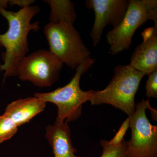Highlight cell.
<instances>
[{
  "mask_svg": "<svg viewBox=\"0 0 157 157\" xmlns=\"http://www.w3.org/2000/svg\"><path fill=\"white\" fill-rule=\"evenodd\" d=\"M145 75L130 65H118L106 88L94 90L89 101L92 105L109 104L131 116L136 109L135 95Z\"/></svg>",
  "mask_w": 157,
  "mask_h": 157,
  "instance_id": "2",
  "label": "cell"
},
{
  "mask_svg": "<svg viewBox=\"0 0 157 157\" xmlns=\"http://www.w3.org/2000/svg\"><path fill=\"white\" fill-rule=\"evenodd\" d=\"M149 20L157 29V0H129L123 18L106 35L109 53L115 55L129 49L137 29Z\"/></svg>",
  "mask_w": 157,
  "mask_h": 157,
  "instance_id": "4",
  "label": "cell"
},
{
  "mask_svg": "<svg viewBox=\"0 0 157 157\" xmlns=\"http://www.w3.org/2000/svg\"><path fill=\"white\" fill-rule=\"evenodd\" d=\"M68 123L54 122L45 128V138L52 147L54 157H80L75 154L77 149L72 142Z\"/></svg>",
  "mask_w": 157,
  "mask_h": 157,
  "instance_id": "10",
  "label": "cell"
},
{
  "mask_svg": "<svg viewBox=\"0 0 157 157\" xmlns=\"http://www.w3.org/2000/svg\"><path fill=\"white\" fill-rule=\"evenodd\" d=\"M44 33L49 51L73 70L91 58L90 51L73 25L49 22L45 26Z\"/></svg>",
  "mask_w": 157,
  "mask_h": 157,
  "instance_id": "5",
  "label": "cell"
},
{
  "mask_svg": "<svg viewBox=\"0 0 157 157\" xmlns=\"http://www.w3.org/2000/svg\"><path fill=\"white\" fill-rule=\"evenodd\" d=\"M40 11L37 6H31L16 12L0 10V14L7 20L9 25L6 33H0V46L6 50L2 54L4 63L0 65L4 78L17 76L20 63L29 51V33L31 31L37 32L40 29L38 21L31 23L33 17Z\"/></svg>",
  "mask_w": 157,
  "mask_h": 157,
  "instance_id": "1",
  "label": "cell"
},
{
  "mask_svg": "<svg viewBox=\"0 0 157 157\" xmlns=\"http://www.w3.org/2000/svg\"><path fill=\"white\" fill-rule=\"evenodd\" d=\"M46 104L35 97L21 98L8 104L4 114L11 118L19 127L44 111Z\"/></svg>",
  "mask_w": 157,
  "mask_h": 157,
  "instance_id": "11",
  "label": "cell"
},
{
  "mask_svg": "<svg viewBox=\"0 0 157 157\" xmlns=\"http://www.w3.org/2000/svg\"><path fill=\"white\" fill-rule=\"evenodd\" d=\"M18 127L8 116H0V144L10 140L17 133Z\"/></svg>",
  "mask_w": 157,
  "mask_h": 157,
  "instance_id": "13",
  "label": "cell"
},
{
  "mask_svg": "<svg viewBox=\"0 0 157 157\" xmlns=\"http://www.w3.org/2000/svg\"><path fill=\"white\" fill-rule=\"evenodd\" d=\"M151 112L152 117L154 119L155 121H157V117L155 116V114H157L156 110H155V109H153L152 108H151Z\"/></svg>",
  "mask_w": 157,
  "mask_h": 157,
  "instance_id": "19",
  "label": "cell"
},
{
  "mask_svg": "<svg viewBox=\"0 0 157 157\" xmlns=\"http://www.w3.org/2000/svg\"><path fill=\"white\" fill-rule=\"evenodd\" d=\"M44 2L50 7L49 22L73 25L76 14L73 2L70 0H45Z\"/></svg>",
  "mask_w": 157,
  "mask_h": 157,
  "instance_id": "12",
  "label": "cell"
},
{
  "mask_svg": "<svg viewBox=\"0 0 157 157\" xmlns=\"http://www.w3.org/2000/svg\"><path fill=\"white\" fill-rule=\"evenodd\" d=\"M63 63L49 50L40 49L26 56L18 67L17 76L40 88L50 87L59 80Z\"/></svg>",
  "mask_w": 157,
  "mask_h": 157,
  "instance_id": "7",
  "label": "cell"
},
{
  "mask_svg": "<svg viewBox=\"0 0 157 157\" xmlns=\"http://www.w3.org/2000/svg\"><path fill=\"white\" fill-rule=\"evenodd\" d=\"M129 127L130 123L128 117L125 121H124L115 136L110 141H109V144L114 145L120 144L122 141L124 140V137Z\"/></svg>",
  "mask_w": 157,
  "mask_h": 157,
  "instance_id": "16",
  "label": "cell"
},
{
  "mask_svg": "<svg viewBox=\"0 0 157 157\" xmlns=\"http://www.w3.org/2000/svg\"><path fill=\"white\" fill-rule=\"evenodd\" d=\"M151 108L149 100L143 99L128 117L132 136L127 142L128 157H157V126L151 123L146 113Z\"/></svg>",
  "mask_w": 157,
  "mask_h": 157,
  "instance_id": "6",
  "label": "cell"
},
{
  "mask_svg": "<svg viewBox=\"0 0 157 157\" xmlns=\"http://www.w3.org/2000/svg\"><path fill=\"white\" fill-rule=\"evenodd\" d=\"M9 0H0V10H6L8 6Z\"/></svg>",
  "mask_w": 157,
  "mask_h": 157,
  "instance_id": "18",
  "label": "cell"
},
{
  "mask_svg": "<svg viewBox=\"0 0 157 157\" xmlns=\"http://www.w3.org/2000/svg\"><path fill=\"white\" fill-rule=\"evenodd\" d=\"M35 2L34 0H9V4L11 7L17 6L24 9L29 7Z\"/></svg>",
  "mask_w": 157,
  "mask_h": 157,
  "instance_id": "17",
  "label": "cell"
},
{
  "mask_svg": "<svg viewBox=\"0 0 157 157\" xmlns=\"http://www.w3.org/2000/svg\"><path fill=\"white\" fill-rule=\"evenodd\" d=\"M143 42L135 48L130 59V66L148 75L157 70V29H144Z\"/></svg>",
  "mask_w": 157,
  "mask_h": 157,
  "instance_id": "9",
  "label": "cell"
},
{
  "mask_svg": "<svg viewBox=\"0 0 157 157\" xmlns=\"http://www.w3.org/2000/svg\"><path fill=\"white\" fill-rule=\"evenodd\" d=\"M148 76L145 88L146 96L149 98H157V70L153 72Z\"/></svg>",
  "mask_w": 157,
  "mask_h": 157,
  "instance_id": "15",
  "label": "cell"
},
{
  "mask_svg": "<svg viewBox=\"0 0 157 157\" xmlns=\"http://www.w3.org/2000/svg\"><path fill=\"white\" fill-rule=\"evenodd\" d=\"M127 141L124 140L120 144L112 145L108 140H101L100 144L103 148L101 157H128L127 155Z\"/></svg>",
  "mask_w": 157,
  "mask_h": 157,
  "instance_id": "14",
  "label": "cell"
},
{
  "mask_svg": "<svg viewBox=\"0 0 157 157\" xmlns=\"http://www.w3.org/2000/svg\"><path fill=\"white\" fill-rule=\"evenodd\" d=\"M129 0H87L86 7L94 12L95 20L91 31L94 46L98 45L105 27L111 25L117 26L126 12Z\"/></svg>",
  "mask_w": 157,
  "mask_h": 157,
  "instance_id": "8",
  "label": "cell"
},
{
  "mask_svg": "<svg viewBox=\"0 0 157 157\" xmlns=\"http://www.w3.org/2000/svg\"><path fill=\"white\" fill-rule=\"evenodd\" d=\"M96 60L90 58L79 65L75 75L69 83L48 93H35L34 97L55 104L57 107V115L55 122L61 124L76 120L81 115L82 104L89 101L94 90L87 91L80 88L82 76L92 67Z\"/></svg>",
  "mask_w": 157,
  "mask_h": 157,
  "instance_id": "3",
  "label": "cell"
}]
</instances>
